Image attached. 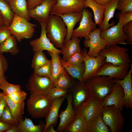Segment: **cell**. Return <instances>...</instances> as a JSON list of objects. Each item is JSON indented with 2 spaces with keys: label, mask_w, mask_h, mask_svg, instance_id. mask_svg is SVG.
I'll return each mask as SVG.
<instances>
[{
  "label": "cell",
  "mask_w": 132,
  "mask_h": 132,
  "mask_svg": "<svg viewBox=\"0 0 132 132\" xmlns=\"http://www.w3.org/2000/svg\"><path fill=\"white\" fill-rule=\"evenodd\" d=\"M5 0L8 3L10 0Z\"/></svg>",
  "instance_id": "obj_56"
},
{
  "label": "cell",
  "mask_w": 132,
  "mask_h": 132,
  "mask_svg": "<svg viewBox=\"0 0 132 132\" xmlns=\"http://www.w3.org/2000/svg\"><path fill=\"white\" fill-rule=\"evenodd\" d=\"M47 53L51 57L52 63V73L50 78L55 84L59 76L65 71L60 62V54L49 51Z\"/></svg>",
  "instance_id": "obj_27"
},
{
  "label": "cell",
  "mask_w": 132,
  "mask_h": 132,
  "mask_svg": "<svg viewBox=\"0 0 132 132\" xmlns=\"http://www.w3.org/2000/svg\"><path fill=\"white\" fill-rule=\"evenodd\" d=\"M85 5L86 8L89 7L93 10L95 23L99 25L104 17V6L96 2L94 0H86Z\"/></svg>",
  "instance_id": "obj_28"
},
{
  "label": "cell",
  "mask_w": 132,
  "mask_h": 132,
  "mask_svg": "<svg viewBox=\"0 0 132 132\" xmlns=\"http://www.w3.org/2000/svg\"><path fill=\"white\" fill-rule=\"evenodd\" d=\"M13 125L0 121V132H6L11 128Z\"/></svg>",
  "instance_id": "obj_49"
},
{
  "label": "cell",
  "mask_w": 132,
  "mask_h": 132,
  "mask_svg": "<svg viewBox=\"0 0 132 132\" xmlns=\"http://www.w3.org/2000/svg\"><path fill=\"white\" fill-rule=\"evenodd\" d=\"M27 94L21 89L7 96L14 102L19 104L24 103Z\"/></svg>",
  "instance_id": "obj_42"
},
{
  "label": "cell",
  "mask_w": 132,
  "mask_h": 132,
  "mask_svg": "<svg viewBox=\"0 0 132 132\" xmlns=\"http://www.w3.org/2000/svg\"><path fill=\"white\" fill-rule=\"evenodd\" d=\"M129 49L117 45L106 47L101 50L98 55L106 58V63H109L116 66H120L131 64L130 56L127 53Z\"/></svg>",
  "instance_id": "obj_4"
},
{
  "label": "cell",
  "mask_w": 132,
  "mask_h": 132,
  "mask_svg": "<svg viewBox=\"0 0 132 132\" xmlns=\"http://www.w3.org/2000/svg\"><path fill=\"white\" fill-rule=\"evenodd\" d=\"M8 3L14 13L28 21L31 20L26 0H10Z\"/></svg>",
  "instance_id": "obj_25"
},
{
  "label": "cell",
  "mask_w": 132,
  "mask_h": 132,
  "mask_svg": "<svg viewBox=\"0 0 132 132\" xmlns=\"http://www.w3.org/2000/svg\"><path fill=\"white\" fill-rule=\"evenodd\" d=\"M123 27L122 24L119 22L116 25L112 26L108 29L101 31L100 36L107 42L106 47L119 44H128L126 43L128 36L123 32Z\"/></svg>",
  "instance_id": "obj_10"
},
{
  "label": "cell",
  "mask_w": 132,
  "mask_h": 132,
  "mask_svg": "<svg viewBox=\"0 0 132 132\" xmlns=\"http://www.w3.org/2000/svg\"><path fill=\"white\" fill-rule=\"evenodd\" d=\"M60 61L62 66L65 71L74 79L82 81L84 72L85 65L84 62L80 65L75 66L71 65L64 61L60 57Z\"/></svg>",
  "instance_id": "obj_26"
},
{
  "label": "cell",
  "mask_w": 132,
  "mask_h": 132,
  "mask_svg": "<svg viewBox=\"0 0 132 132\" xmlns=\"http://www.w3.org/2000/svg\"><path fill=\"white\" fill-rule=\"evenodd\" d=\"M57 1V0H44L42 3L34 8L28 10L29 16L40 23H47L52 9Z\"/></svg>",
  "instance_id": "obj_17"
},
{
  "label": "cell",
  "mask_w": 132,
  "mask_h": 132,
  "mask_svg": "<svg viewBox=\"0 0 132 132\" xmlns=\"http://www.w3.org/2000/svg\"><path fill=\"white\" fill-rule=\"evenodd\" d=\"M87 123L82 115L77 114L76 118L64 130L65 132H87Z\"/></svg>",
  "instance_id": "obj_30"
},
{
  "label": "cell",
  "mask_w": 132,
  "mask_h": 132,
  "mask_svg": "<svg viewBox=\"0 0 132 132\" xmlns=\"http://www.w3.org/2000/svg\"><path fill=\"white\" fill-rule=\"evenodd\" d=\"M0 12L4 20L5 26L8 27L13 21L14 13L8 3L5 0H0Z\"/></svg>",
  "instance_id": "obj_34"
},
{
  "label": "cell",
  "mask_w": 132,
  "mask_h": 132,
  "mask_svg": "<svg viewBox=\"0 0 132 132\" xmlns=\"http://www.w3.org/2000/svg\"><path fill=\"white\" fill-rule=\"evenodd\" d=\"M123 32L128 36L126 43L128 44H132V21L129 22L123 28Z\"/></svg>",
  "instance_id": "obj_46"
},
{
  "label": "cell",
  "mask_w": 132,
  "mask_h": 132,
  "mask_svg": "<svg viewBox=\"0 0 132 132\" xmlns=\"http://www.w3.org/2000/svg\"><path fill=\"white\" fill-rule=\"evenodd\" d=\"M54 125L53 124L49 125L45 130L44 132H57L55 130L54 128Z\"/></svg>",
  "instance_id": "obj_52"
},
{
  "label": "cell",
  "mask_w": 132,
  "mask_h": 132,
  "mask_svg": "<svg viewBox=\"0 0 132 132\" xmlns=\"http://www.w3.org/2000/svg\"><path fill=\"white\" fill-rule=\"evenodd\" d=\"M110 128L104 123L101 114L91 121L87 123V132H110Z\"/></svg>",
  "instance_id": "obj_33"
},
{
  "label": "cell",
  "mask_w": 132,
  "mask_h": 132,
  "mask_svg": "<svg viewBox=\"0 0 132 132\" xmlns=\"http://www.w3.org/2000/svg\"><path fill=\"white\" fill-rule=\"evenodd\" d=\"M62 19L67 27V33L64 43L70 40L73 31L76 24L80 21L82 16V12H71L59 15Z\"/></svg>",
  "instance_id": "obj_21"
},
{
  "label": "cell",
  "mask_w": 132,
  "mask_h": 132,
  "mask_svg": "<svg viewBox=\"0 0 132 132\" xmlns=\"http://www.w3.org/2000/svg\"><path fill=\"white\" fill-rule=\"evenodd\" d=\"M116 9L121 13L132 12V0H118Z\"/></svg>",
  "instance_id": "obj_41"
},
{
  "label": "cell",
  "mask_w": 132,
  "mask_h": 132,
  "mask_svg": "<svg viewBox=\"0 0 132 132\" xmlns=\"http://www.w3.org/2000/svg\"><path fill=\"white\" fill-rule=\"evenodd\" d=\"M66 98L67 100V105L65 110H61L59 115L60 121L56 129V131L57 132H63L65 129L74 121L77 115L72 106L71 95L68 93Z\"/></svg>",
  "instance_id": "obj_18"
},
{
  "label": "cell",
  "mask_w": 132,
  "mask_h": 132,
  "mask_svg": "<svg viewBox=\"0 0 132 132\" xmlns=\"http://www.w3.org/2000/svg\"><path fill=\"white\" fill-rule=\"evenodd\" d=\"M84 57L85 69L83 79L86 81L94 76L99 69L106 63V58L102 55H98L96 57L88 56L87 51L84 48L82 51Z\"/></svg>",
  "instance_id": "obj_11"
},
{
  "label": "cell",
  "mask_w": 132,
  "mask_h": 132,
  "mask_svg": "<svg viewBox=\"0 0 132 132\" xmlns=\"http://www.w3.org/2000/svg\"><path fill=\"white\" fill-rule=\"evenodd\" d=\"M68 93L71 96L72 106L75 110L86 102L92 93L86 81H80L75 79L69 89Z\"/></svg>",
  "instance_id": "obj_8"
},
{
  "label": "cell",
  "mask_w": 132,
  "mask_h": 132,
  "mask_svg": "<svg viewBox=\"0 0 132 132\" xmlns=\"http://www.w3.org/2000/svg\"><path fill=\"white\" fill-rule=\"evenodd\" d=\"M74 78L66 71L61 74L55 83V87L65 89H69L72 86Z\"/></svg>",
  "instance_id": "obj_35"
},
{
  "label": "cell",
  "mask_w": 132,
  "mask_h": 132,
  "mask_svg": "<svg viewBox=\"0 0 132 132\" xmlns=\"http://www.w3.org/2000/svg\"><path fill=\"white\" fill-rule=\"evenodd\" d=\"M121 111L113 105L103 106L101 113L102 119L110 128L111 132H119L123 128L125 119Z\"/></svg>",
  "instance_id": "obj_7"
},
{
  "label": "cell",
  "mask_w": 132,
  "mask_h": 132,
  "mask_svg": "<svg viewBox=\"0 0 132 132\" xmlns=\"http://www.w3.org/2000/svg\"><path fill=\"white\" fill-rule=\"evenodd\" d=\"M131 64L116 66L110 63H106L99 69L94 76L104 75L115 80H121L128 74Z\"/></svg>",
  "instance_id": "obj_14"
},
{
  "label": "cell",
  "mask_w": 132,
  "mask_h": 132,
  "mask_svg": "<svg viewBox=\"0 0 132 132\" xmlns=\"http://www.w3.org/2000/svg\"><path fill=\"white\" fill-rule=\"evenodd\" d=\"M52 102L47 95L31 94L27 99V110L33 118H45L49 111Z\"/></svg>",
  "instance_id": "obj_2"
},
{
  "label": "cell",
  "mask_w": 132,
  "mask_h": 132,
  "mask_svg": "<svg viewBox=\"0 0 132 132\" xmlns=\"http://www.w3.org/2000/svg\"><path fill=\"white\" fill-rule=\"evenodd\" d=\"M96 2L104 6L111 1L112 0H94Z\"/></svg>",
  "instance_id": "obj_53"
},
{
  "label": "cell",
  "mask_w": 132,
  "mask_h": 132,
  "mask_svg": "<svg viewBox=\"0 0 132 132\" xmlns=\"http://www.w3.org/2000/svg\"><path fill=\"white\" fill-rule=\"evenodd\" d=\"M69 89H65L54 87L49 91L47 96L52 101L57 98L66 96L68 93Z\"/></svg>",
  "instance_id": "obj_39"
},
{
  "label": "cell",
  "mask_w": 132,
  "mask_h": 132,
  "mask_svg": "<svg viewBox=\"0 0 132 132\" xmlns=\"http://www.w3.org/2000/svg\"><path fill=\"white\" fill-rule=\"evenodd\" d=\"M44 0H28V10L33 9L42 3Z\"/></svg>",
  "instance_id": "obj_48"
},
{
  "label": "cell",
  "mask_w": 132,
  "mask_h": 132,
  "mask_svg": "<svg viewBox=\"0 0 132 132\" xmlns=\"http://www.w3.org/2000/svg\"><path fill=\"white\" fill-rule=\"evenodd\" d=\"M66 25L59 16L50 14L46 23V36L55 48H61L67 33Z\"/></svg>",
  "instance_id": "obj_1"
},
{
  "label": "cell",
  "mask_w": 132,
  "mask_h": 132,
  "mask_svg": "<svg viewBox=\"0 0 132 132\" xmlns=\"http://www.w3.org/2000/svg\"><path fill=\"white\" fill-rule=\"evenodd\" d=\"M5 26H6L5 25L4 20L0 12V29Z\"/></svg>",
  "instance_id": "obj_54"
},
{
  "label": "cell",
  "mask_w": 132,
  "mask_h": 132,
  "mask_svg": "<svg viewBox=\"0 0 132 132\" xmlns=\"http://www.w3.org/2000/svg\"><path fill=\"white\" fill-rule=\"evenodd\" d=\"M132 64L130 65L128 74L124 79L120 80L115 79V82L120 84L124 91L123 105L126 108H132Z\"/></svg>",
  "instance_id": "obj_20"
},
{
  "label": "cell",
  "mask_w": 132,
  "mask_h": 132,
  "mask_svg": "<svg viewBox=\"0 0 132 132\" xmlns=\"http://www.w3.org/2000/svg\"><path fill=\"white\" fill-rule=\"evenodd\" d=\"M101 29L96 28L91 32L89 36V39L84 42V45L86 48H89L87 55L89 56L95 57L98 55L99 52L105 48L107 42L104 38L101 37Z\"/></svg>",
  "instance_id": "obj_15"
},
{
  "label": "cell",
  "mask_w": 132,
  "mask_h": 132,
  "mask_svg": "<svg viewBox=\"0 0 132 132\" xmlns=\"http://www.w3.org/2000/svg\"><path fill=\"white\" fill-rule=\"evenodd\" d=\"M118 0H112L109 3L104 6V17L99 28L101 31L106 30L111 26H113V24L109 23L110 20L113 17L115 10L117 7Z\"/></svg>",
  "instance_id": "obj_24"
},
{
  "label": "cell",
  "mask_w": 132,
  "mask_h": 132,
  "mask_svg": "<svg viewBox=\"0 0 132 132\" xmlns=\"http://www.w3.org/2000/svg\"><path fill=\"white\" fill-rule=\"evenodd\" d=\"M43 52H34L31 66L33 70H36L46 64L49 61Z\"/></svg>",
  "instance_id": "obj_36"
},
{
  "label": "cell",
  "mask_w": 132,
  "mask_h": 132,
  "mask_svg": "<svg viewBox=\"0 0 132 132\" xmlns=\"http://www.w3.org/2000/svg\"><path fill=\"white\" fill-rule=\"evenodd\" d=\"M0 89L3 91L5 95H7L21 89L19 85H15L10 84L6 80L3 81L0 84Z\"/></svg>",
  "instance_id": "obj_40"
},
{
  "label": "cell",
  "mask_w": 132,
  "mask_h": 132,
  "mask_svg": "<svg viewBox=\"0 0 132 132\" xmlns=\"http://www.w3.org/2000/svg\"><path fill=\"white\" fill-rule=\"evenodd\" d=\"M65 98L64 97H60L52 101L49 111L45 117L46 123L44 132L50 125L53 124L54 126L56 125L59 117L58 112L59 109Z\"/></svg>",
  "instance_id": "obj_23"
},
{
  "label": "cell",
  "mask_w": 132,
  "mask_h": 132,
  "mask_svg": "<svg viewBox=\"0 0 132 132\" xmlns=\"http://www.w3.org/2000/svg\"><path fill=\"white\" fill-rule=\"evenodd\" d=\"M11 35L8 27L5 26L0 29V44Z\"/></svg>",
  "instance_id": "obj_47"
},
{
  "label": "cell",
  "mask_w": 132,
  "mask_h": 132,
  "mask_svg": "<svg viewBox=\"0 0 132 132\" xmlns=\"http://www.w3.org/2000/svg\"><path fill=\"white\" fill-rule=\"evenodd\" d=\"M86 0H57L51 14L58 15L71 12H82L86 9Z\"/></svg>",
  "instance_id": "obj_13"
},
{
  "label": "cell",
  "mask_w": 132,
  "mask_h": 132,
  "mask_svg": "<svg viewBox=\"0 0 132 132\" xmlns=\"http://www.w3.org/2000/svg\"><path fill=\"white\" fill-rule=\"evenodd\" d=\"M103 101L92 93L89 98L75 110L77 114L83 116L88 123L101 114Z\"/></svg>",
  "instance_id": "obj_5"
},
{
  "label": "cell",
  "mask_w": 132,
  "mask_h": 132,
  "mask_svg": "<svg viewBox=\"0 0 132 132\" xmlns=\"http://www.w3.org/2000/svg\"><path fill=\"white\" fill-rule=\"evenodd\" d=\"M55 86L50 78L37 75L33 73L26 85L30 94L47 95L50 90Z\"/></svg>",
  "instance_id": "obj_9"
},
{
  "label": "cell",
  "mask_w": 132,
  "mask_h": 132,
  "mask_svg": "<svg viewBox=\"0 0 132 132\" xmlns=\"http://www.w3.org/2000/svg\"><path fill=\"white\" fill-rule=\"evenodd\" d=\"M124 91L122 86L115 82L112 90L104 99L103 106L113 105L122 110L123 108V97Z\"/></svg>",
  "instance_id": "obj_19"
},
{
  "label": "cell",
  "mask_w": 132,
  "mask_h": 132,
  "mask_svg": "<svg viewBox=\"0 0 132 132\" xmlns=\"http://www.w3.org/2000/svg\"><path fill=\"white\" fill-rule=\"evenodd\" d=\"M119 19L118 22L123 27L127 23L132 21V12L125 13L119 12L116 15Z\"/></svg>",
  "instance_id": "obj_45"
},
{
  "label": "cell",
  "mask_w": 132,
  "mask_h": 132,
  "mask_svg": "<svg viewBox=\"0 0 132 132\" xmlns=\"http://www.w3.org/2000/svg\"><path fill=\"white\" fill-rule=\"evenodd\" d=\"M82 13L79 25L73 30L72 36L80 38L84 37L86 40L89 39V35L97 28V25L93 21L92 15L88 10L85 9Z\"/></svg>",
  "instance_id": "obj_12"
},
{
  "label": "cell",
  "mask_w": 132,
  "mask_h": 132,
  "mask_svg": "<svg viewBox=\"0 0 132 132\" xmlns=\"http://www.w3.org/2000/svg\"><path fill=\"white\" fill-rule=\"evenodd\" d=\"M17 41L14 36L12 35L0 44V52L2 54L9 53L13 55L17 54L19 50Z\"/></svg>",
  "instance_id": "obj_32"
},
{
  "label": "cell",
  "mask_w": 132,
  "mask_h": 132,
  "mask_svg": "<svg viewBox=\"0 0 132 132\" xmlns=\"http://www.w3.org/2000/svg\"><path fill=\"white\" fill-rule=\"evenodd\" d=\"M71 39L65 43L62 47L61 53L63 55V60L66 62L73 54L77 52H81L82 50L78 37L72 36Z\"/></svg>",
  "instance_id": "obj_22"
},
{
  "label": "cell",
  "mask_w": 132,
  "mask_h": 132,
  "mask_svg": "<svg viewBox=\"0 0 132 132\" xmlns=\"http://www.w3.org/2000/svg\"><path fill=\"white\" fill-rule=\"evenodd\" d=\"M35 24L14 13L12 22L8 28L17 41L21 42L24 39H29L33 36Z\"/></svg>",
  "instance_id": "obj_3"
},
{
  "label": "cell",
  "mask_w": 132,
  "mask_h": 132,
  "mask_svg": "<svg viewBox=\"0 0 132 132\" xmlns=\"http://www.w3.org/2000/svg\"><path fill=\"white\" fill-rule=\"evenodd\" d=\"M52 63L51 59L46 64L37 69L33 70V73L38 76L50 78L52 73Z\"/></svg>",
  "instance_id": "obj_37"
},
{
  "label": "cell",
  "mask_w": 132,
  "mask_h": 132,
  "mask_svg": "<svg viewBox=\"0 0 132 132\" xmlns=\"http://www.w3.org/2000/svg\"><path fill=\"white\" fill-rule=\"evenodd\" d=\"M4 98L6 100L8 106L14 117L19 122L23 120V115L24 113L25 103L19 104L16 103L11 99L7 95Z\"/></svg>",
  "instance_id": "obj_31"
},
{
  "label": "cell",
  "mask_w": 132,
  "mask_h": 132,
  "mask_svg": "<svg viewBox=\"0 0 132 132\" xmlns=\"http://www.w3.org/2000/svg\"><path fill=\"white\" fill-rule=\"evenodd\" d=\"M8 67L7 60L3 54L0 52V84L6 80L5 74Z\"/></svg>",
  "instance_id": "obj_43"
},
{
  "label": "cell",
  "mask_w": 132,
  "mask_h": 132,
  "mask_svg": "<svg viewBox=\"0 0 132 132\" xmlns=\"http://www.w3.org/2000/svg\"><path fill=\"white\" fill-rule=\"evenodd\" d=\"M45 125L41 122L39 124L35 125L31 119L25 117L19 122L18 127L19 132H44Z\"/></svg>",
  "instance_id": "obj_29"
},
{
  "label": "cell",
  "mask_w": 132,
  "mask_h": 132,
  "mask_svg": "<svg viewBox=\"0 0 132 132\" xmlns=\"http://www.w3.org/2000/svg\"><path fill=\"white\" fill-rule=\"evenodd\" d=\"M0 121L13 125L18 126L19 121L12 116L7 105L6 106L3 113L0 119Z\"/></svg>",
  "instance_id": "obj_38"
},
{
  "label": "cell",
  "mask_w": 132,
  "mask_h": 132,
  "mask_svg": "<svg viewBox=\"0 0 132 132\" xmlns=\"http://www.w3.org/2000/svg\"><path fill=\"white\" fill-rule=\"evenodd\" d=\"M40 23L41 29L40 37L31 41L29 43L33 51L35 52L46 50L54 53L61 54V50L55 48L47 36L45 29L46 23L41 22Z\"/></svg>",
  "instance_id": "obj_16"
},
{
  "label": "cell",
  "mask_w": 132,
  "mask_h": 132,
  "mask_svg": "<svg viewBox=\"0 0 132 132\" xmlns=\"http://www.w3.org/2000/svg\"><path fill=\"white\" fill-rule=\"evenodd\" d=\"M5 96L3 92H0V99L4 97Z\"/></svg>",
  "instance_id": "obj_55"
},
{
  "label": "cell",
  "mask_w": 132,
  "mask_h": 132,
  "mask_svg": "<svg viewBox=\"0 0 132 132\" xmlns=\"http://www.w3.org/2000/svg\"><path fill=\"white\" fill-rule=\"evenodd\" d=\"M83 62V55L81 51L72 55L66 62L71 65L77 66L81 64Z\"/></svg>",
  "instance_id": "obj_44"
},
{
  "label": "cell",
  "mask_w": 132,
  "mask_h": 132,
  "mask_svg": "<svg viewBox=\"0 0 132 132\" xmlns=\"http://www.w3.org/2000/svg\"><path fill=\"white\" fill-rule=\"evenodd\" d=\"M7 105V101L4 97L0 99V119L6 106Z\"/></svg>",
  "instance_id": "obj_50"
},
{
  "label": "cell",
  "mask_w": 132,
  "mask_h": 132,
  "mask_svg": "<svg viewBox=\"0 0 132 132\" xmlns=\"http://www.w3.org/2000/svg\"><path fill=\"white\" fill-rule=\"evenodd\" d=\"M86 81L92 93L103 100L112 90L115 83L114 79L104 75L95 76Z\"/></svg>",
  "instance_id": "obj_6"
},
{
  "label": "cell",
  "mask_w": 132,
  "mask_h": 132,
  "mask_svg": "<svg viewBox=\"0 0 132 132\" xmlns=\"http://www.w3.org/2000/svg\"><path fill=\"white\" fill-rule=\"evenodd\" d=\"M5 132H19L18 126L13 125L11 128Z\"/></svg>",
  "instance_id": "obj_51"
}]
</instances>
